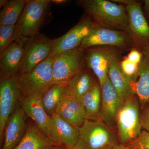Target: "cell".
Segmentation results:
<instances>
[{"instance_id": "obj_1", "label": "cell", "mask_w": 149, "mask_h": 149, "mask_svg": "<svg viewBox=\"0 0 149 149\" xmlns=\"http://www.w3.org/2000/svg\"><path fill=\"white\" fill-rule=\"evenodd\" d=\"M97 26L130 33L128 15L123 6L106 0L77 2Z\"/></svg>"}, {"instance_id": "obj_2", "label": "cell", "mask_w": 149, "mask_h": 149, "mask_svg": "<svg viewBox=\"0 0 149 149\" xmlns=\"http://www.w3.org/2000/svg\"><path fill=\"white\" fill-rule=\"evenodd\" d=\"M54 57L49 56L28 72L19 74L17 82L25 97H42L53 85V65Z\"/></svg>"}, {"instance_id": "obj_3", "label": "cell", "mask_w": 149, "mask_h": 149, "mask_svg": "<svg viewBox=\"0 0 149 149\" xmlns=\"http://www.w3.org/2000/svg\"><path fill=\"white\" fill-rule=\"evenodd\" d=\"M50 3L49 0H27L15 24L13 42L19 38L29 39L40 33Z\"/></svg>"}, {"instance_id": "obj_4", "label": "cell", "mask_w": 149, "mask_h": 149, "mask_svg": "<svg viewBox=\"0 0 149 149\" xmlns=\"http://www.w3.org/2000/svg\"><path fill=\"white\" fill-rule=\"evenodd\" d=\"M135 96L124 102L116 116L118 136L123 144L135 140L142 131L139 113L140 102Z\"/></svg>"}, {"instance_id": "obj_5", "label": "cell", "mask_w": 149, "mask_h": 149, "mask_svg": "<svg viewBox=\"0 0 149 149\" xmlns=\"http://www.w3.org/2000/svg\"><path fill=\"white\" fill-rule=\"evenodd\" d=\"M86 64L85 50L79 47L55 57L53 65V85L66 83Z\"/></svg>"}, {"instance_id": "obj_6", "label": "cell", "mask_w": 149, "mask_h": 149, "mask_svg": "<svg viewBox=\"0 0 149 149\" xmlns=\"http://www.w3.org/2000/svg\"><path fill=\"white\" fill-rule=\"evenodd\" d=\"M55 41L40 33L27 39L18 75L30 71L49 57Z\"/></svg>"}, {"instance_id": "obj_7", "label": "cell", "mask_w": 149, "mask_h": 149, "mask_svg": "<svg viewBox=\"0 0 149 149\" xmlns=\"http://www.w3.org/2000/svg\"><path fill=\"white\" fill-rule=\"evenodd\" d=\"M78 129L80 139L89 149H104L116 145L114 134L101 119H86Z\"/></svg>"}, {"instance_id": "obj_8", "label": "cell", "mask_w": 149, "mask_h": 149, "mask_svg": "<svg viewBox=\"0 0 149 149\" xmlns=\"http://www.w3.org/2000/svg\"><path fill=\"white\" fill-rule=\"evenodd\" d=\"M22 95L16 77L1 78L0 82V140L1 142L6 125L10 116L19 105Z\"/></svg>"}, {"instance_id": "obj_9", "label": "cell", "mask_w": 149, "mask_h": 149, "mask_svg": "<svg viewBox=\"0 0 149 149\" xmlns=\"http://www.w3.org/2000/svg\"><path fill=\"white\" fill-rule=\"evenodd\" d=\"M133 38L128 32L95 26L84 39L79 48L85 50L99 46L123 47L133 42Z\"/></svg>"}, {"instance_id": "obj_10", "label": "cell", "mask_w": 149, "mask_h": 149, "mask_svg": "<svg viewBox=\"0 0 149 149\" xmlns=\"http://www.w3.org/2000/svg\"><path fill=\"white\" fill-rule=\"evenodd\" d=\"M95 26L88 15L85 16L65 34L56 39L50 56L55 57L64 52L79 47L84 39Z\"/></svg>"}, {"instance_id": "obj_11", "label": "cell", "mask_w": 149, "mask_h": 149, "mask_svg": "<svg viewBox=\"0 0 149 149\" xmlns=\"http://www.w3.org/2000/svg\"><path fill=\"white\" fill-rule=\"evenodd\" d=\"M86 63L97 78L101 87L108 77V71L112 59L118 55L117 51L111 47L87 49Z\"/></svg>"}, {"instance_id": "obj_12", "label": "cell", "mask_w": 149, "mask_h": 149, "mask_svg": "<svg viewBox=\"0 0 149 149\" xmlns=\"http://www.w3.org/2000/svg\"><path fill=\"white\" fill-rule=\"evenodd\" d=\"M27 39L19 38L0 54L1 78H14L18 74Z\"/></svg>"}, {"instance_id": "obj_13", "label": "cell", "mask_w": 149, "mask_h": 149, "mask_svg": "<svg viewBox=\"0 0 149 149\" xmlns=\"http://www.w3.org/2000/svg\"><path fill=\"white\" fill-rule=\"evenodd\" d=\"M42 98L41 96L25 97L22 96L19 105L24 110L27 117L31 118L40 130L52 141L50 116L44 109Z\"/></svg>"}, {"instance_id": "obj_14", "label": "cell", "mask_w": 149, "mask_h": 149, "mask_svg": "<svg viewBox=\"0 0 149 149\" xmlns=\"http://www.w3.org/2000/svg\"><path fill=\"white\" fill-rule=\"evenodd\" d=\"M56 113L77 128L82 126L86 120V112L82 101L66 90L57 108Z\"/></svg>"}, {"instance_id": "obj_15", "label": "cell", "mask_w": 149, "mask_h": 149, "mask_svg": "<svg viewBox=\"0 0 149 149\" xmlns=\"http://www.w3.org/2000/svg\"><path fill=\"white\" fill-rule=\"evenodd\" d=\"M27 117L22 108L19 106L7 123L2 149H14L20 142L27 130Z\"/></svg>"}, {"instance_id": "obj_16", "label": "cell", "mask_w": 149, "mask_h": 149, "mask_svg": "<svg viewBox=\"0 0 149 149\" xmlns=\"http://www.w3.org/2000/svg\"><path fill=\"white\" fill-rule=\"evenodd\" d=\"M50 118L52 142L63 146L66 149L74 146L80 139L78 128L66 122L56 113L51 116Z\"/></svg>"}, {"instance_id": "obj_17", "label": "cell", "mask_w": 149, "mask_h": 149, "mask_svg": "<svg viewBox=\"0 0 149 149\" xmlns=\"http://www.w3.org/2000/svg\"><path fill=\"white\" fill-rule=\"evenodd\" d=\"M118 55L112 59L110 63L108 77L110 82L123 102L135 95L134 82L123 72Z\"/></svg>"}, {"instance_id": "obj_18", "label": "cell", "mask_w": 149, "mask_h": 149, "mask_svg": "<svg viewBox=\"0 0 149 149\" xmlns=\"http://www.w3.org/2000/svg\"><path fill=\"white\" fill-rule=\"evenodd\" d=\"M100 115L108 124L112 125L116 120L118 110L123 102L110 82L108 77L101 87Z\"/></svg>"}, {"instance_id": "obj_19", "label": "cell", "mask_w": 149, "mask_h": 149, "mask_svg": "<svg viewBox=\"0 0 149 149\" xmlns=\"http://www.w3.org/2000/svg\"><path fill=\"white\" fill-rule=\"evenodd\" d=\"M141 6V3L137 2L126 6V9L130 35L133 38L145 42L149 40V26Z\"/></svg>"}, {"instance_id": "obj_20", "label": "cell", "mask_w": 149, "mask_h": 149, "mask_svg": "<svg viewBox=\"0 0 149 149\" xmlns=\"http://www.w3.org/2000/svg\"><path fill=\"white\" fill-rule=\"evenodd\" d=\"M56 144L45 136L36 125H27L20 142L14 149H49Z\"/></svg>"}, {"instance_id": "obj_21", "label": "cell", "mask_w": 149, "mask_h": 149, "mask_svg": "<svg viewBox=\"0 0 149 149\" xmlns=\"http://www.w3.org/2000/svg\"><path fill=\"white\" fill-rule=\"evenodd\" d=\"M96 83L91 73L84 68L66 83V91L82 101L83 97Z\"/></svg>"}, {"instance_id": "obj_22", "label": "cell", "mask_w": 149, "mask_h": 149, "mask_svg": "<svg viewBox=\"0 0 149 149\" xmlns=\"http://www.w3.org/2000/svg\"><path fill=\"white\" fill-rule=\"evenodd\" d=\"M135 94L141 105L149 102V55L142 59L139 65L138 80L133 84Z\"/></svg>"}, {"instance_id": "obj_23", "label": "cell", "mask_w": 149, "mask_h": 149, "mask_svg": "<svg viewBox=\"0 0 149 149\" xmlns=\"http://www.w3.org/2000/svg\"><path fill=\"white\" fill-rule=\"evenodd\" d=\"M101 87L96 83L82 99L85 108L86 119L97 120L100 115L101 104Z\"/></svg>"}, {"instance_id": "obj_24", "label": "cell", "mask_w": 149, "mask_h": 149, "mask_svg": "<svg viewBox=\"0 0 149 149\" xmlns=\"http://www.w3.org/2000/svg\"><path fill=\"white\" fill-rule=\"evenodd\" d=\"M66 84H54L42 97L44 109L50 116L56 113L57 108L65 93Z\"/></svg>"}, {"instance_id": "obj_25", "label": "cell", "mask_w": 149, "mask_h": 149, "mask_svg": "<svg viewBox=\"0 0 149 149\" xmlns=\"http://www.w3.org/2000/svg\"><path fill=\"white\" fill-rule=\"evenodd\" d=\"M27 0H10L0 12V25H15L21 15Z\"/></svg>"}, {"instance_id": "obj_26", "label": "cell", "mask_w": 149, "mask_h": 149, "mask_svg": "<svg viewBox=\"0 0 149 149\" xmlns=\"http://www.w3.org/2000/svg\"><path fill=\"white\" fill-rule=\"evenodd\" d=\"M15 25H0V54L13 42Z\"/></svg>"}, {"instance_id": "obj_27", "label": "cell", "mask_w": 149, "mask_h": 149, "mask_svg": "<svg viewBox=\"0 0 149 149\" xmlns=\"http://www.w3.org/2000/svg\"><path fill=\"white\" fill-rule=\"evenodd\" d=\"M120 66L124 74L135 83L138 78L139 65L125 58L120 62Z\"/></svg>"}, {"instance_id": "obj_28", "label": "cell", "mask_w": 149, "mask_h": 149, "mask_svg": "<svg viewBox=\"0 0 149 149\" xmlns=\"http://www.w3.org/2000/svg\"><path fill=\"white\" fill-rule=\"evenodd\" d=\"M131 149H149V132L143 130L139 137L130 143Z\"/></svg>"}, {"instance_id": "obj_29", "label": "cell", "mask_w": 149, "mask_h": 149, "mask_svg": "<svg viewBox=\"0 0 149 149\" xmlns=\"http://www.w3.org/2000/svg\"><path fill=\"white\" fill-rule=\"evenodd\" d=\"M126 58L129 61L139 65L142 61L143 57L142 54L137 50H133L128 54Z\"/></svg>"}, {"instance_id": "obj_30", "label": "cell", "mask_w": 149, "mask_h": 149, "mask_svg": "<svg viewBox=\"0 0 149 149\" xmlns=\"http://www.w3.org/2000/svg\"><path fill=\"white\" fill-rule=\"evenodd\" d=\"M140 120L142 128L149 132V107L140 115Z\"/></svg>"}, {"instance_id": "obj_31", "label": "cell", "mask_w": 149, "mask_h": 149, "mask_svg": "<svg viewBox=\"0 0 149 149\" xmlns=\"http://www.w3.org/2000/svg\"><path fill=\"white\" fill-rule=\"evenodd\" d=\"M69 149H89L88 147L86 146V145L84 143V142H83L82 140L79 139L78 141H77V143L75 144V145L71 148Z\"/></svg>"}, {"instance_id": "obj_32", "label": "cell", "mask_w": 149, "mask_h": 149, "mask_svg": "<svg viewBox=\"0 0 149 149\" xmlns=\"http://www.w3.org/2000/svg\"><path fill=\"white\" fill-rule=\"evenodd\" d=\"M113 2H118L122 3L123 4H125L126 6L132 5L135 4L138 2L133 0H112L111 1Z\"/></svg>"}, {"instance_id": "obj_33", "label": "cell", "mask_w": 149, "mask_h": 149, "mask_svg": "<svg viewBox=\"0 0 149 149\" xmlns=\"http://www.w3.org/2000/svg\"><path fill=\"white\" fill-rule=\"evenodd\" d=\"M111 149H131L129 146H126L124 145H116L112 147Z\"/></svg>"}, {"instance_id": "obj_34", "label": "cell", "mask_w": 149, "mask_h": 149, "mask_svg": "<svg viewBox=\"0 0 149 149\" xmlns=\"http://www.w3.org/2000/svg\"><path fill=\"white\" fill-rule=\"evenodd\" d=\"M145 8L148 14L149 15V0L144 1Z\"/></svg>"}, {"instance_id": "obj_35", "label": "cell", "mask_w": 149, "mask_h": 149, "mask_svg": "<svg viewBox=\"0 0 149 149\" xmlns=\"http://www.w3.org/2000/svg\"><path fill=\"white\" fill-rule=\"evenodd\" d=\"M51 3L56 4H61L67 1L65 0H52L50 1Z\"/></svg>"}, {"instance_id": "obj_36", "label": "cell", "mask_w": 149, "mask_h": 149, "mask_svg": "<svg viewBox=\"0 0 149 149\" xmlns=\"http://www.w3.org/2000/svg\"><path fill=\"white\" fill-rule=\"evenodd\" d=\"M49 149H66V148L61 145H56L51 147Z\"/></svg>"}, {"instance_id": "obj_37", "label": "cell", "mask_w": 149, "mask_h": 149, "mask_svg": "<svg viewBox=\"0 0 149 149\" xmlns=\"http://www.w3.org/2000/svg\"><path fill=\"white\" fill-rule=\"evenodd\" d=\"M8 1V0H1L0 1V7L1 8L3 7L7 3Z\"/></svg>"}, {"instance_id": "obj_38", "label": "cell", "mask_w": 149, "mask_h": 149, "mask_svg": "<svg viewBox=\"0 0 149 149\" xmlns=\"http://www.w3.org/2000/svg\"><path fill=\"white\" fill-rule=\"evenodd\" d=\"M111 148H107L104 149H111Z\"/></svg>"}]
</instances>
